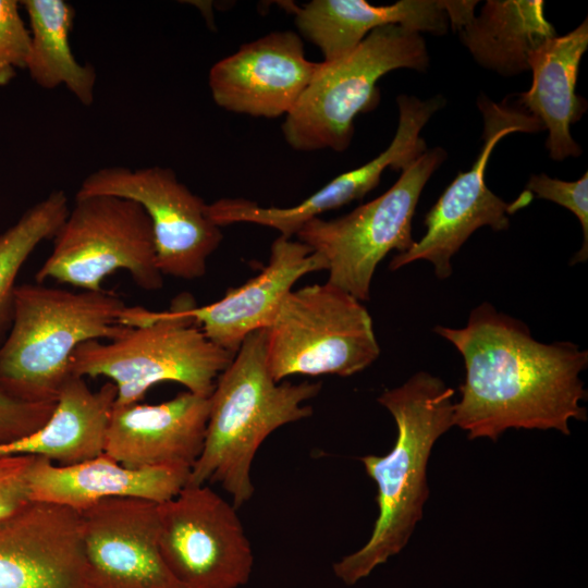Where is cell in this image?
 Here are the masks:
<instances>
[{
    "instance_id": "cell-30",
    "label": "cell",
    "mask_w": 588,
    "mask_h": 588,
    "mask_svg": "<svg viewBox=\"0 0 588 588\" xmlns=\"http://www.w3.org/2000/svg\"><path fill=\"white\" fill-rule=\"evenodd\" d=\"M444 2V9L451 22L452 27L458 30L464 26L475 14L474 9L478 1H446Z\"/></svg>"
},
{
    "instance_id": "cell-25",
    "label": "cell",
    "mask_w": 588,
    "mask_h": 588,
    "mask_svg": "<svg viewBox=\"0 0 588 588\" xmlns=\"http://www.w3.org/2000/svg\"><path fill=\"white\" fill-rule=\"evenodd\" d=\"M69 211L66 194L56 189L0 234V344L12 322L20 270L40 243L54 237Z\"/></svg>"
},
{
    "instance_id": "cell-11",
    "label": "cell",
    "mask_w": 588,
    "mask_h": 588,
    "mask_svg": "<svg viewBox=\"0 0 588 588\" xmlns=\"http://www.w3.org/2000/svg\"><path fill=\"white\" fill-rule=\"evenodd\" d=\"M162 558L185 588H240L254 553L236 507L208 485H185L157 504Z\"/></svg>"
},
{
    "instance_id": "cell-13",
    "label": "cell",
    "mask_w": 588,
    "mask_h": 588,
    "mask_svg": "<svg viewBox=\"0 0 588 588\" xmlns=\"http://www.w3.org/2000/svg\"><path fill=\"white\" fill-rule=\"evenodd\" d=\"M396 102V133L388 148L367 163L334 177L292 207H262L245 198H221L208 204L209 218L220 228L233 223H254L272 228L282 236L292 237L309 220L362 199L378 186L385 169L402 172L427 150L420 132L430 118L443 108L445 99L439 95L427 100L401 95Z\"/></svg>"
},
{
    "instance_id": "cell-27",
    "label": "cell",
    "mask_w": 588,
    "mask_h": 588,
    "mask_svg": "<svg viewBox=\"0 0 588 588\" xmlns=\"http://www.w3.org/2000/svg\"><path fill=\"white\" fill-rule=\"evenodd\" d=\"M30 33L20 14V2L0 0V86L8 85L19 69H26Z\"/></svg>"
},
{
    "instance_id": "cell-21",
    "label": "cell",
    "mask_w": 588,
    "mask_h": 588,
    "mask_svg": "<svg viewBox=\"0 0 588 588\" xmlns=\"http://www.w3.org/2000/svg\"><path fill=\"white\" fill-rule=\"evenodd\" d=\"M292 8L298 30L319 48L324 62L347 54L385 25L443 35L450 23L443 0H401L379 7L365 0H313Z\"/></svg>"
},
{
    "instance_id": "cell-5",
    "label": "cell",
    "mask_w": 588,
    "mask_h": 588,
    "mask_svg": "<svg viewBox=\"0 0 588 588\" xmlns=\"http://www.w3.org/2000/svg\"><path fill=\"white\" fill-rule=\"evenodd\" d=\"M120 323L125 328L117 338L81 344L70 363L72 375L108 378L117 388L115 406L138 403L161 382L210 396L234 356L204 334L179 299L163 311L126 306Z\"/></svg>"
},
{
    "instance_id": "cell-20",
    "label": "cell",
    "mask_w": 588,
    "mask_h": 588,
    "mask_svg": "<svg viewBox=\"0 0 588 588\" xmlns=\"http://www.w3.org/2000/svg\"><path fill=\"white\" fill-rule=\"evenodd\" d=\"M587 48L586 19L566 35L546 40L528 58L532 82L518 95L517 103L548 130L546 146L555 161L581 154L569 127L587 110L586 99L576 94L579 63Z\"/></svg>"
},
{
    "instance_id": "cell-8",
    "label": "cell",
    "mask_w": 588,
    "mask_h": 588,
    "mask_svg": "<svg viewBox=\"0 0 588 588\" xmlns=\"http://www.w3.org/2000/svg\"><path fill=\"white\" fill-rule=\"evenodd\" d=\"M52 241L50 255L36 272L37 283L52 280L99 291L108 275L124 270L145 291L163 286L150 220L133 200L111 195L75 196Z\"/></svg>"
},
{
    "instance_id": "cell-6",
    "label": "cell",
    "mask_w": 588,
    "mask_h": 588,
    "mask_svg": "<svg viewBox=\"0 0 588 588\" xmlns=\"http://www.w3.org/2000/svg\"><path fill=\"white\" fill-rule=\"evenodd\" d=\"M429 57L420 35L402 25L372 30L355 49L320 62L309 86L285 117L282 132L299 151H344L354 134V120L375 109L378 81L396 69L426 71Z\"/></svg>"
},
{
    "instance_id": "cell-2",
    "label": "cell",
    "mask_w": 588,
    "mask_h": 588,
    "mask_svg": "<svg viewBox=\"0 0 588 588\" xmlns=\"http://www.w3.org/2000/svg\"><path fill=\"white\" fill-rule=\"evenodd\" d=\"M453 396L454 390L440 378L418 371L377 399L395 420L396 440L388 454L360 458L377 485L378 517L367 542L332 566L345 585L368 577L407 544L429 497L427 465L432 446L454 426Z\"/></svg>"
},
{
    "instance_id": "cell-23",
    "label": "cell",
    "mask_w": 588,
    "mask_h": 588,
    "mask_svg": "<svg viewBox=\"0 0 588 588\" xmlns=\"http://www.w3.org/2000/svg\"><path fill=\"white\" fill-rule=\"evenodd\" d=\"M543 1L489 0L458 32L474 59L501 75L529 70L530 53L556 36Z\"/></svg>"
},
{
    "instance_id": "cell-4",
    "label": "cell",
    "mask_w": 588,
    "mask_h": 588,
    "mask_svg": "<svg viewBox=\"0 0 588 588\" xmlns=\"http://www.w3.org/2000/svg\"><path fill=\"white\" fill-rule=\"evenodd\" d=\"M126 305L115 293L42 283L16 285L10 329L0 344V388L27 403H56L74 351L117 338Z\"/></svg>"
},
{
    "instance_id": "cell-18",
    "label": "cell",
    "mask_w": 588,
    "mask_h": 588,
    "mask_svg": "<svg viewBox=\"0 0 588 588\" xmlns=\"http://www.w3.org/2000/svg\"><path fill=\"white\" fill-rule=\"evenodd\" d=\"M210 396L184 391L159 404L113 406L105 453L131 467L192 468L204 446Z\"/></svg>"
},
{
    "instance_id": "cell-7",
    "label": "cell",
    "mask_w": 588,
    "mask_h": 588,
    "mask_svg": "<svg viewBox=\"0 0 588 588\" xmlns=\"http://www.w3.org/2000/svg\"><path fill=\"white\" fill-rule=\"evenodd\" d=\"M380 355L372 319L363 302L326 282L291 291L266 329L272 378L348 377Z\"/></svg>"
},
{
    "instance_id": "cell-22",
    "label": "cell",
    "mask_w": 588,
    "mask_h": 588,
    "mask_svg": "<svg viewBox=\"0 0 588 588\" xmlns=\"http://www.w3.org/2000/svg\"><path fill=\"white\" fill-rule=\"evenodd\" d=\"M115 399L117 388L112 382L93 391L85 378L71 373L47 422L24 438L0 444V456H39L57 465L98 456L105 452Z\"/></svg>"
},
{
    "instance_id": "cell-10",
    "label": "cell",
    "mask_w": 588,
    "mask_h": 588,
    "mask_svg": "<svg viewBox=\"0 0 588 588\" xmlns=\"http://www.w3.org/2000/svg\"><path fill=\"white\" fill-rule=\"evenodd\" d=\"M478 108L483 118V144L473 167L460 172L425 217L426 233L405 253L396 254L390 270H397L417 260L432 264L439 279L452 274V257L468 237L481 226L504 231L510 215L527 206L534 198L529 192L514 203H505L490 191L485 181L486 167L498 142L512 133H535L544 130L541 122L520 107L495 103L481 96Z\"/></svg>"
},
{
    "instance_id": "cell-19",
    "label": "cell",
    "mask_w": 588,
    "mask_h": 588,
    "mask_svg": "<svg viewBox=\"0 0 588 588\" xmlns=\"http://www.w3.org/2000/svg\"><path fill=\"white\" fill-rule=\"evenodd\" d=\"M189 471L180 466L131 468L105 452L72 465H57L36 456L29 474V495L30 501L58 504L76 512L112 498L160 504L181 491Z\"/></svg>"
},
{
    "instance_id": "cell-15",
    "label": "cell",
    "mask_w": 588,
    "mask_h": 588,
    "mask_svg": "<svg viewBox=\"0 0 588 588\" xmlns=\"http://www.w3.org/2000/svg\"><path fill=\"white\" fill-rule=\"evenodd\" d=\"M320 62L306 58L292 30L271 32L216 62L208 75L220 108L256 118L286 117L296 106Z\"/></svg>"
},
{
    "instance_id": "cell-12",
    "label": "cell",
    "mask_w": 588,
    "mask_h": 588,
    "mask_svg": "<svg viewBox=\"0 0 588 588\" xmlns=\"http://www.w3.org/2000/svg\"><path fill=\"white\" fill-rule=\"evenodd\" d=\"M111 195L139 204L152 228L157 266L164 275L195 280L223 235L207 204L163 167H106L87 175L75 196Z\"/></svg>"
},
{
    "instance_id": "cell-16",
    "label": "cell",
    "mask_w": 588,
    "mask_h": 588,
    "mask_svg": "<svg viewBox=\"0 0 588 588\" xmlns=\"http://www.w3.org/2000/svg\"><path fill=\"white\" fill-rule=\"evenodd\" d=\"M0 588H89L79 512L32 501L1 519Z\"/></svg>"
},
{
    "instance_id": "cell-29",
    "label": "cell",
    "mask_w": 588,
    "mask_h": 588,
    "mask_svg": "<svg viewBox=\"0 0 588 588\" xmlns=\"http://www.w3.org/2000/svg\"><path fill=\"white\" fill-rule=\"evenodd\" d=\"M36 456H0V520L4 519L30 501L29 474Z\"/></svg>"
},
{
    "instance_id": "cell-3",
    "label": "cell",
    "mask_w": 588,
    "mask_h": 588,
    "mask_svg": "<svg viewBox=\"0 0 588 588\" xmlns=\"http://www.w3.org/2000/svg\"><path fill=\"white\" fill-rule=\"evenodd\" d=\"M320 390V382H277L267 365L266 329L247 335L216 381L204 446L186 485L217 482L236 509L247 503L258 449L274 430L309 417L306 402Z\"/></svg>"
},
{
    "instance_id": "cell-26",
    "label": "cell",
    "mask_w": 588,
    "mask_h": 588,
    "mask_svg": "<svg viewBox=\"0 0 588 588\" xmlns=\"http://www.w3.org/2000/svg\"><path fill=\"white\" fill-rule=\"evenodd\" d=\"M526 188L532 196L551 200L577 217L583 231V245L574 255L572 265L586 261L588 258V172L573 182L553 179L544 173L532 174Z\"/></svg>"
},
{
    "instance_id": "cell-28",
    "label": "cell",
    "mask_w": 588,
    "mask_h": 588,
    "mask_svg": "<svg viewBox=\"0 0 588 588\" xmlns=\"http://www.w3.org/2000/svg\"><path fill=\"white\" fill-rule=\"evenodd\" d=\"M56 403H27L0 388V444L24 438L41 428Z\"/></svg>"
},
{
    "instance_id": "cell-1",
    "label": "cell",
    "mask_w": 588,
    "mask_h": 588,
    "mask_svg": "<svg viewBox=\"0 0 588 588\" xmlns=\"http://www.w3.org/2000/svg\"><path fill=\"white\" fill-rule=\"evenodd\" d=\"M465 364L454 426L469 439L497 441L507 429H554L569 434V420H586L587 391L579 375L588 352L562 341H537L523 321L485 302L464 328L437 326Z\"/></svg>"
},
{
    "instance_id": "cell-17",
    "label": "cell",
    "mask_w": 588,
    "mask_h": 588,
    "mask_svg": "<svg viewBox=\"0 0 588 588\" xmlns=\"http://www.w3.org/2000/svg\"><path fill=\"white\" fill-rule=\"evenodd\" d=\"M326 269L322 257L306 244L279 235L261 271L228 290L221 299L201 307L195 306L188 295L177 299L184 314L213 344L235 354L247 335L271 324L282 301L302 277Z\"/></svg>"
},
{
    "instance_id": "cell-14",
    "label": "cell",
    "mask_w": 588,
    "mask_h": 588,
    "mask_svg": "<svg viewBox=\"0 0 588 588\" xmlns=\"http://www.w3.org/2000/svg\"><path fill=\"white\" fill-rule=\"evenodd\" d=\"M79 516L89 588H185L160 552L157 503L105 499Z\"/></svg>"
},
{
    "instance_id": "cell-24",
    "label": "cell",
    "mask_w": 588,
    "mask_h": 588,
    "mask_svg": "<svg viewBox=\"0 0 588 588\" xmlns=\"http://www.w3.org/2000/svg\"><path fill=\"white\" fill-rule=\"evenodd\" d=\"M29 20L30 49L26 70L44 89L64 86L82 105L95 100L96 71L79 63L70 45L75 10L64 0H23Z\"/></svg>"
},
{
    "instance_id": "cell-9",
    "label": "cell",
    "mask_w": 588,
    "mask_h": 588,
    "mask_svg": "<svg viewBox=\"0 0 588 588\" xmlns=\"http://www.w3.org/2000/svg\"><path fill=\"white\" fill-rule=\"evenodd\" d=\"M445 157L441 147L427 149L379 197L336 219L314 218L298 230L297 240L326 261L328 282L360 302L369 299L379 262L393 249L401 254L415 244L412 224L417 203Z\"/></svg>"
}]
</instances>
